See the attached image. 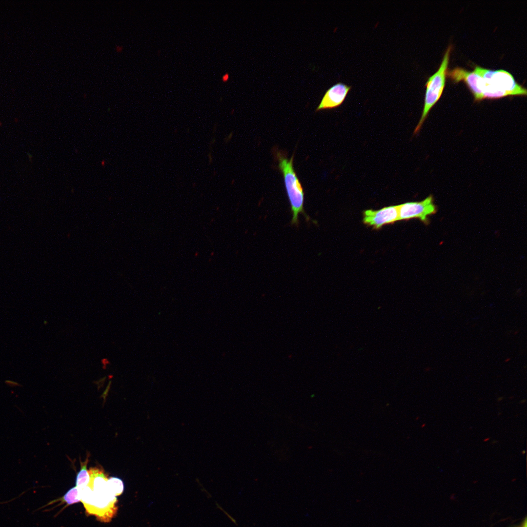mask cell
<instances>
[{"label": "cell", "instance_id": "12", "mask_svg": "<svg viewBox=\"0 0 527 527\" xmlns=\"http://www.w3.org/2000/svg\"><path fill=\"white\" fill-rule=\"evenodd\" d=\"M527 527V522H526V519H525V521H524V522L523 524H522V525H521V526H520V527Z\"/></svg>", "mask_w": 527, "mask_h": 527}, {"label": "cell", "instance_id": "7", "mask_svg": "<svg viewBox=\"0 0 527 527\" xmlns=\"http://www.w3.org/2000/svg\"><path fill=\"white\" fill-rule=\"evenodd\" d=\"M351 86L337 83L327 90L316 108V111L340 106L344 101Z\"/></svg>", "mask_w": 527, "mask_h": 527}, {"label": "cell", "instance_id": "16", "mask_svg": "<svg viewBox=\"0 0 527 527\" xmlns=\"http://www.w3.org/2000/svg\"><path fill=\"white\" fill-rule=\"evenodd\" d=\"M525 453H526V450H525V449H524V450H522V454H525Z\"/></svg>", "mask_w": 527, "mask_h": 527}, {"label": "cell", "instance_id": "9", "mask_svg": "<svg viewBox=\"0 0 527 527\" xmlns=\"http://www.w3.org/2000/svg\"><path fill=\"white\" fill-rule=\"evenodd\" d=\"M107 485L109 490L117 497L121 495L124 490L122 481L115 477H111L108 479Z\"/></svg>", "mask_w": 527, "mask_h": 527}, {"label": "cell", "instance_id": "6", "mask_svg": "<svg viewBox=\"0 0 527 527\" xmlns=\"http://www.w3.org/2000/svg\"><path fill=\"white\" fill-rule=\"evenodd\" d=\"M398 220V205L385 207L378 210L368 209L364 212V223L375 229Z\"/></svg>", "mask_w": 527, "mask_h": 527}, {"label": "cell", "instance_id": "15", "mask_svg": "<svg viewBox=\"0 0 527 527\" xmlns=\"http://www.w3.org/2000/svg\"><path fill=\"white\" fill-rule=\"evenodd\" d=\"M503 398H504V397H499V398H498L497 399V401H499H499H501V400H502L503 399Z\"/></svg>", "mask_w": 527, "mask_h": 527}, {"label": "cell", "instance_id": "1", "mask_svg": "<svg viewBox=\"0 0 527 527\" xmlns=\"http://www.w3.org/2000/svg\"><path fill=\"white\" fill-rule=\"evenodd\" d=\"M474 71L480 75L477 82L480 100L527 95V89L519 84L506 70H493L476 66Z\"/></svg>", "mask_w": 527, "mask_h": 527}, {"label": "cell", "instance_id": "17", "mask_svg": "<svg viewBox=\"0 0 527 527\" xmlns=\"http://www.w3.org/2000/svg\"><path fill=\"white\" fill-rule=\"evenodd\" d=\"M497 442V441H496V440H494V441H493V442H492V444H495V443H496Z\"/></svg>", "mask_w": 527, "mask_h": 527}, {"label": "cell", "instance_id": "5", "mask_svg": "<svg viewBox=\"0 0 527 527\" xmlns=\"http://www.w3.org/2000/svg\"><path fill=\"white\" fill-rule=\"evenodd\" d=\"M399 220L419 219L425 223L427 222L428 216L436 211L432 196L416 202H408L398 205Z\"/></svg>", "mask_w": 527, "mask_h": 527}, {"label": "cell", "instance_id": "4", "mask_svg": "<svg viewBox=\"0 0 527 527\" xmlns=\"http://www.w3.org/2000/svg\"><path fill=\"white\" fill-rule=\"evenodd\" d=\"M452 47L447 48L438 70L428 78L426 84L424 106L422 115L414 130V134L419 132L431 108L440 98L446 83V77Z\"/></svg>", "mask_w": 527, "mask_h": 527}, {"label": "cell", "instance_id": "18", "mask_svg": "<svg viewBox=\"0 0 527 527\" xmlns=\"http://www.w3.org/2000/svg\"><path fill=\"white\" fill-rule=\"evenodd\" d=\"M500 414H501V413H498V415H500Z\"/></svg>", "mask_w": 527, "mask_h": 527}, {"label": "cell", "instance_id": "3", "mask_svg": "<svg viewBox=\"0 0 527 527\" xmlns=\"http://www.w3.org/2000/svg\"><path fill=\"white\" fill-rule=\"evenodd\" d=\"M79 490L87 514L94 515L102 522H109L116 514L118 500L111 491L94 492L88 486Z\"/></svg>", "mask_w": 527, "mask_h": 527}, {"label": "cell", "instance_id": "8", "mask_svg": "<svg viewBox=\"0 0 527 527\" xmlns=\"http://www.w3.org/2000/svg\"><path fill=\"white\" fill-rule=\"evenodd\" d=\"M87 462L81 463V469L77 475L76 484L79 489L87 486L90 481V474L86 468Z\"/></svg>", "mask_w": 527, "mask_h": 527}, {"label": "cell", "instance_id": "11", "mask_svg": "<svg viewBox=\"0 0 527 527\" xmlns=\"http://www.w3.org/2000/svg\"><path fill=\"white\" fill-rule=\"evenodd\" d=\"M123 47L121 46H117L116 47V50L117 52H121L122 50Z\"/></svg>", "mask_w": 527, "mask_h": 527}, {"label": "cell", "instance_id": "10", "mask_svg": "<svg viewBox=\"0 0 527 527\" xmlns=\"http://www.w3.org/2000/svg\"><path fill=\"white\" fill-rule=\"evenodd\" d=\"M62 500L69 505L80 502L78 488L76 486L69 489L63 496Z\"/></svg>", "mask_w": 527, "mask_h": 527}, {"label": "cell", "instance_id": "14", "mask_svg": "<svg viewBox=\"0 0 527 527\" xmlns=\"http://www.w3.org/2000/svg\"><path fill=\"white\" fill-rule=\"evenodd\" d=\"M490 437L486 438L484 439L483 441L485 442H487V441H489L490 440Z\"/></svg>", "mask_w": 527, "mask_h": 527}, {"label": "cell", "instance_id": "13", "mask_svg": "<svg viewBox=\"0 0 527 527\" xmlns=\"http://www.w3.org/2000/svg\"><path fill=\"white\" fill-rule=\"evenodd\" d=\"M526 402V399H523V400H521V401L520 402V403H520V404H524V403H525Z\"/></svg>", "mask_w": 527, "mask_h": 527}, {"label": "cell", "instance_id": "2", "mask_svg": "<svg viewBox=\"0 0 527 527\" xmlns=\"http://www.w3.org/2000/svg\"><path fill=\"white\" fill-rule=\"evenodd\" d=\"M278 161V167L282 171L285 184L287 196L290 204V209L292 214L291 223L297 226L299 225V215L303 214L307 221L310 218L305 213L304 210V192L301 182L296 174L293 167V155L290 159H288L284 154L277 151L276 153Z\"/></svg>", "mask_w": 527, "mask_h": 527}]
</instances>
